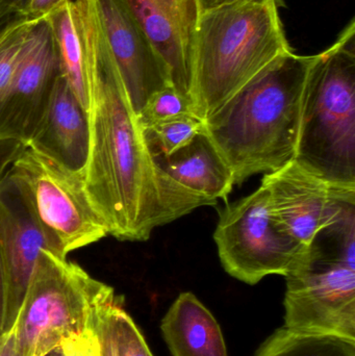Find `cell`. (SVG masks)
Here are the masks:
<instances>
[{
	"label": "cell",
	"instance_id": "6da1fadb",
	"mask_svg": "<svg viewBox=\"0 0 355 356\" xmlns=\"http://www.w3.org/2000/svg\"><path fill=\"white\" fill-rule=\"evenodd\" d=\"M71 3L88 91L89 150L81 180L110 236L147 241L156 228L214 204L158 166L108 51L95 0Z\"/></svg>",
	"mask_w": 355,
	"mask_h": 356
},
{
	"label": "cell",
	"instance_id": "7a4b0ae2",
	"mask_svg": "<svg viewBox=\"0 0 355 356\" xmlns=\"http://www.w3.org/2000/svg\"><path fill=\"white\" fill-rule=\"evenodd\" d=\"M314 58L293 51L279 56L204 120L202 129L231 168L235 184L274 172L295 158Z\"/></svg>",
	"mask_w": 355,
	"mask_h": 356
},
{
	"label": "cell",
	"instance_id": "3957f363",
	"mask_svg": "<svg viewBox=\"0 0 355 356\" xmlns=\"http://www.w3.org/2000/svg\"><path fill=\"white\" fill-rule=\"evenodd\" d=\"M279 3L240 2L200 12L192 46L194 116L206 120L273 60L292 51Z\"/></svg>",
	"mask_w": 355,
	"mask_h": 356
},
{
	"label": "cell",
	"instance_id": "277c9868",
	"mask_svg": "<svg viewBox=\"0 0 355 356\" xmlns=\"http://www.w3.org/2000/svg\"><path fill=\"white\" fill-rule=\"evenodd\" d=\"M294 160L316 177L355 188V21L316 54L302 100Z\"/></svg>",
	"mask_w": 355,
	"mask_h": 356
},
{
	"label": "cell",
	"instance_id": "5b68a950",
	"mask_svg": "<svg viewBox=\"0 0 355 356\" xmlns=\"http://www.w3.org/2000/svg\"><path fill=\"white\" fill-rule=\"evenodd\" d=\"M120 299L81 266L42 250L13 327L21 355L45 356L71 337L98 332Z\"/></svg>",
	"mask_w": 355,
	"mask_h": 356
},
{
	"label": "cell",
	"instance_id": "8992f818",
	"mask_svg": "<svg viewBox=\"0 0 355 356\" xmlns=\"http://www.w3.org/2000/svg\"><path fill=\"white\" fill-rule=\"evenodd\" d=\"M8 177L54 254L67 257L108 236L79 173L25 144Z\"/></svg>",
	"mask_w": 355,
	"mask_h": 356
},
{
	"label": "cell",
	"instance_id": "52a82bcc",
	"mask_svg": "<svg viewBox=\"0 0 355 356\" xmlns=\"http://www.w3.org/2000/svg\"><path fill=\"white\" fill-rule=\"evenodd\" d=\"M327 241H314L285 276V327L355 341V255Z\"/></svg>",
	"mask_w": 355,
	"mask_h": 356
},
{
	"label": "cell",
	"instance_id": "ba28073f",
	"mask_svg": "<svg viewBox=\"0 0 355 356\" xmlns=\"http://www.w3.org/2000/svg\"><path fill=\"white\" fill-rule=\"evenodd\" d=\"M214 240L225 271L250 286L287 275L308 249L281 229L263 184L220 211Z\"/></svg>",
	"mask_w": 355,
	"mask_h": 356
},
{
	"label": "cell",
	"instance_id": "9c48e42d",
	"mask_svg": "<svg viewBox=\"0 0 355 356\" xmlns=\"http://www.w3.org/2000/svg\"><path fill=\"white\" fill-rule=\"evenodd\" d=\"M281 229L310 247L319 234L355 209V188L335 186L295 160L262 179Z\"/></svg>",
	"mask_w": 355,
	"mask_h": 356
},
{
	"label": "cell",
	"instance_id": "30bf717a",
	"mask_svg": "<svg viewBox=\"0 0 355 356\" xmlns=\"http://www.w3.org/2000/svg\"><path fill=\"white\" fill-rule=\"evenodd\" d=\"M58 56L47 19L29 26L21 50L16 74L0 100V139L26 144L41 120L54 79Z\"/></svg>",
	"mask_w": 355,
	"mask_h": 356
},
{
	"label": "cell",
	"instance_id": "8fae6325",
	"mask_svg": "<svg viewBox=\"0 0 355 356\" xmlns=\"http://www.w3.org/2000/svg\"><path fill=\"white\" fill-rule=\"evenodd\" d=\"M108 51L135 114L154 94L173 86L170 71L121 0H95Z\"/></svg>",
	"mask_w": 355,
	"mask_h": 356
},
{
	"label": "cell",
	"instance_id": "7c38bea8",
	"mask_svg": "<svg viewBox=\"0 0 355 356\" xmlns=\"http://www.w3.org/2000/svg\"><path fill=\"white\" fill-rule=\"evenodd\" d=\"M0 250L6 274V334L16 323L40 252L49 250L45 236L8 175L0 181Z\"/></svg>",
	"mask_w": 355,
	"mask_h": 356
},
{
	"label": "cell",
	"instance_id": "4fadbf2b",
	"mask_svg": "<svg viewBox=\"0 0 355 356\" xmlns=\"http://www.w3.org/2000/svg\"><path fill=\"white\" fill-rule=\"evenodd\" d=\"M121 2L168 67L173 87L191 102L192 46L200 14L197 0Z\"/></svg>",
	"mask_w": 355,
	"mask_h": 356
},
{
	"label": "cell",
	"instance_id": "5bb4252c",
	"mask_svg": "<svg viewBox=\"0 0 355 356\" xmlns=\"http://www.w3.org/2000/svg\"><path fill=\"white\" fill-rule=\"evenodd\" d=\"M27 145L81 175L89 150V122L85 108L58 73L47 106Z\"/></svg>",
	"mask_w": 355,
	"mask_h": 356
},
{
	"label": "cell",
	"instance_id": "9a60e30c",
	"mask_svg": "<svg viewBox=\"0 0 355 356\" xmlns=\"http://www.w3.org/2000/svg\"><path fill=\"white\" fill-rule=\"evenodd\" d=\"M154 158L168 177L214 205L218 199L227 201L235 186L231 168L204 129L179 152Z\"/></svg>",
	"mask_w": 355,
	"mask_h": 356
},
{
	"label": "cell",
	"instance_id": "2e32d148",
	"mask_svg": "<svg viewBox=\"0 0 355 356\" xmlns=\"http://www.w3.org/2000/svg\"><path fill=\"white\" fill-rule=\"evenodd\" d=\"M160 330L172 356H229L218 322L192 293L177 297Z\"/></svg>",
	"mask_w": 355,
	"mask_h": 356
},
{
	"label": "cell",
	"instance_id": "e0dca14e",
	"mask_svg": "<svg viewBox=\"0 0 355 356\" xmlns=\"http://www.w3.org/2000/svg\"><path fill=\"white\" fill-rule=\"evenodd\" d=\"M46 19L51 27L60 74L66 79L73 93L87 111L88 91L83 49L75 25L71 0Z\"/></svg>",
	"mask_w": 355,
	"mask_h": 356
},
{
	"label": "cell",
	"instance_id": "ac0fdd59",
	"mask_svg": "<svg viewBox=\"0 0 355 356\" xmlns=\"http://www.w3.org/2000/svg\"><path fill=\"white\" fill-rule=\"evenodd\" d=\"M254 356H355V341L293 332L283 326L263 343Z\"/></svg>",
	"mask_w": 355,
	"mask_h": 356
},
{
	"label": "cell",
	"instance_id": "d6986e66",
	"mask_svg": "<svg viewBox=\"0 0 355 356\" xmlns=\"http://www.w3.org/2000/svg\"><path fill=\"white\" fill-rule=\"evenodd\" d=\"M204 127L194 115H183L144 127L148 145L154 156H169L187 146Z\"/></svg>",
	"mask_w": 355,
	"mask_h": 356
},
{
	"label": "cell",
	"instance_id": "ffe728a7",
	"mask_svg": "<svg viewBox=\"0 0 355 356\" xmlns=\"http://www.w3.org/2000/svg\"><path fill=\"white\" fill-rule=\"evenodd\" d=\"M117 356H154L131 316L123 309L122 299L108 312Z\"/></svg>",
	"mask_w": 355,
	"mask_h": 356
},
{
	"label": "cell",
	"instance_id": "44dd1931",
	"mask_svg": "<svg viewBox=\"0 0 355 356\" xmlns=\"http://www.w3.org/2000/svg\"><path fill=\"white\" fill-rule=\"evenodd\" d=\"M183 115H193L191 102L170 86L150 97L139 118L143 127H147Z\"/></svg>",
	"mask_w": 355,
	"mask_h": 356
},
{
	"label": "cell",
	"instance_id": "7402d4cb",
	"mask_svg": "<svg viewBox=\"0 0 355 356\" xmlns=\"http://www.w3.org/2000/svg\"><path fill=\"white\" fill-rule=\"evenodd\" d=\"M33 23L35 22L23 23L0 43V100L12 85L25 37Z\"/></svg>",
	"mask_w": 355,
	"mask_h": 356
},
{
	"label": "cell",
	"instance_id": "603a6c76",
	"mask_svg": "<svg viewBox=\"0 0 355 356\" xmlns=\"http://www.w3.org/2000/svg\"><path fill=\"white\" fill-rule=\"evenodd\" d=\"M60 348L62 356H102L99 336L94 330L67 339Z\"/></svg>",
	"mask_w": 355,
	"mask_h": 356
},
{
	"label": "cell",
	"instance_id": "cb8c5ba5",
	"mask_svg": "<svg viewBox=\"0 0 355 356\" xmlns=\"http://www.w3.org/2000/svg\"><path fill=\"white\" fill-rule=\"evenodd\" d=\"M23 6L24 2L19 0L0 1V43L17 27L28 21L23 13Z\"/></svg>",
	"mask_w": 355,
	"mask_h": 356
},
{
	"label": "cell",
	"instance_id": "d4e9b609",
	"mask_svg": "<svg viewBox=\"0 0 355 356\" xmlns=\"http://www.w3.org/2000/svg\"><path fill=\"white\" fill-rule=\"evenodd\" d=\"M70 0H25L23 13L29 22H37L47 18Z\"/></svg>",
	"mask_w": 355,
	"mask_h": 356
},
{
	"label": "cell",
	"instance_id": "484cf974",
	"mask_svg": "<svg viewBox=\"0 0 355 356\" xmlns=\"http://www.w3.org/2000/svg\"><path fill=\"white\" fill-rule=\"evenodd\" d=\"M24 144L13 139H0V181L6 177Z\"/></svg>",
	"mask_w": 355,
	"mask_h": 356
},
{
	"label": "cell",
	"instance_id": "4316f807",
	"mask_svg": "<svg viewBox=\"0 0 355 356\" xmlns=\"http://www.w3.org/2000/svg\"><path fill=\"white\" fill-rule=\"evenodd\" d=\"M110 309L102 318L99 327H98V336H99L100 343H101L102 356H117L116 344H115L112 327H110V320H108Z\"/></svg>",
	"mask_w": 355,
	"mask_h": 356
},
{
	"label": "cell",
	"instance_id": "83f0119b",
	"mask_svg": "<svg viewBox=\"0 0 355 356\" xmlns=\"http://www.w3.org/2000/svg\"><path fill=\"white\" fill-rule=\"evenodd\" d=\"M6 309V274L3 257L0 250V338L3 334L4 318Z\"/></svg>",
	"mask_w": 355,
	"mask_h": 356
},
{
	"label": "cell",
	"instance_id": "f1b7e54d",
	"mask_svg": "<svg viewBox=\"0 0 355 356\" xmlns=\"http://www.w3.org/2000/svg\"><path fill=\"white\" fill-rule=\"evenodd\" d=\"M0 356H22L19 350L15 330L2 334L0 338Z\"/></svg>",
	"mask_w": 355,
	"mask_h": 356
},
{
	"label": "cell",
	"instance_id": "f546056e",
	"mask_svg": "<svg viewBox=\"0 0 355 356\" xmlns=\"http://www.w3.org/2000/svg\"><path fill=\"white\" fill-rule=\"evenodd\" d=\"M200 12L219 8V6H229V4L240 3V2L262 1V0H197Z\"/></svg>",
	"mask_w": 355,
	"mask_h": 356
},
{
	"label": "cell",
	"instance_id": "4dcf8cb0",
	"mask_svg": "<svg viewBox=\"0 0 355 356\" xmlns=\"http://www.w3.org/2000/svg\"><path fill=\"white\" fill-rule=\"evenodd\" d=\"M45 356H62V355H60V347H58V348L54 349V350H52L51 353H48V355Z\"/></svg>",
	"mask_w": 355,
	"mask_h": 356
},
{
	"label": "cell",
	"instance_id": "1f68e13d",
	"mask_svg": "<svg viewBox=\"0 0 355 356\" xmlns=\"http://www.w3.org/2000/svg\"><path fill=\"white\" fill-rule=\"evenodd\" d=\"M0 1H6V0H0ZM19 1H22L25 3V0H19Z\"/></svg>",
	"mask_w": 355,
	"mask_h": 356
}]
</instances>
